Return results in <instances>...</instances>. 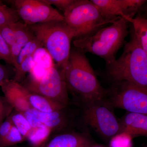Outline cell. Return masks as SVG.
<instances>
[{"mask_svg":"<svg viewBox=\"0 0 147 147\" xmlns=\"http://www.w3.org/2000/svg\"><path fill=\"white\" fill-rule=\"evenodd\" d=\"M62 70L67 89L79 96L83 103L105 100L109 90L100 85L85 53L71 50L68 64Z\"/></svg>","mask_w":147,"mask_h":147,"instance_id":"obj_1","label":"cell"},{"mask_svg":"<svg viewBox=\"0 0 147 147\" xmlns=\"http://www.w3.org/2000/svg\"><path fill=\"white\" fill-rule=\"evenodd\" d=\"M129 23L120 17L108 26L75 38L74 45L85 53H91L102 58L108 65L115 60L117 53L124 43L129 33Z\"/></svg>","mask_w":147,"mask_h":147,"instance_id":"obj_2","label":"cell"},{"mask_svg":"<svg viewBox=\"0 0 147 147\" xmlns=\"http://www.w3.org/2000/svg\"><path fill=\"white\" fill-rule=\"evenodd\" d=\"M107 70L108 76L115 83L127 82L147 90V56L132 28L122 54L107 65Z\"/></svg>","mask_w":147,"mask_h":147,"instance_id":"obj_3","label":"cell"},{"mask_svg":"<svg viewBox=\"0 0 147 147\" xmlns=\"http://www.w3.org/2000/svg\"><path fill=\"white\" fill-rule=\"evenodd\" d=\"M50 53L56 65L63 70L68 64L73 31L64 21H53L28 26Z\"/></svg>","mask_w":147,"mask_h":147,"instance_id":"obj_4","label":"cell"},{"mask_svg":"<svg viewBox=\"0 0 147 147\" xmlns=\"http://www.w3.org/2000/svg\"><path fill=\"white\" fill-rule=\"evenodd\" d=\"M63 16L64 22L73 31L75 38L93 33L119 18H106L91 0H74L63 12Z\"/></svg>","mask_w":147,"mask_h":147,"instance_id":"obj_5","label":"cell"},{"mask_svg":"<svg viewBox=\"0 0 147 147\" xmlns=\"http://www.w3.org/2000/svg\"><path fill=\"white\" fill-rule=\"evenodd\" d=\"M20 83L31 92L47 98L65 107L68 105L67 86L62 70L56 65L48 69L40 80H33L28 77Z\"/></svg>","mask_w":147,"mask_h":147,"instance_id":"obj_6","label":"cell"},{"mask_svg":"<svg viewBox=\"0 0 147 147\" xmlns=\"http://www.w3.org/2000/svg\"><path fill=\"white\" fill-rule=\"evenodd\" d=\"M112 108L106 99L83 103L85 122L106 139L119 134V122Z\"/></svg>","mask_w":147,"mask_h":147,"instance_id":"obj_7","label":"cell"},{"mask_svg":"<svg viewBox=\"0 0 147 147\" xmlns=\"http://www.w3.org/2000/svg\"><path fill=\"white\" fill-rule=\"evenodd\" d=\"M106 100L112 107L147 115V90L126 82H116Z\"/></svg>","mask_w":147,"mask_h":147,"instance_id":"obj_8","label":"cell"},{"mask_svg":"<svg viewBox=\"0 0 147 147\" xmlns=\"http://www.w3.org/2000/svg\"><path fill=\"white\" fill-rule=\"evenodd\" d=\"M19 18L28 26L53 21H64L63 15L43 0L9 1Z\"/></svg>","mask_w":147,"mask_h":147,"instance_id":"obj_9","label":"cell"},{"mask_svg":"<svg viewBox=\"0 0 147 147\" xmlns=\"http://www.w3.org/2000/svg\"><path fill=\"white\" fill-rule=\"evenodd\" d=\"M103 16L115 20L120 17L128 21L147 2L146 0H91Z\"/></svg>","mask_w":147,"mask_h":147,"instance_id":"obj_10","label":"cell"},{"mask_svg":"<svg viewBox=\"0 0 147 147\" xmlns=\"http://www.w3.org/2000/svg\"><path fill=\"white\" fill-rule=\"evenodd\" d=\"M4 98L14 110L21 113L31 108L24 95V87L20 83L12 79L5 80L1 86Z\"/></svg>","mask_w":147,"mask_h":147,"instance_id":"obj_11","label":"cell"},{"mask_svg":"<svg viewBox=\"0 0 147 147\" xmlns=\"http://www.w3.org/2000/svg\"><path fill=\"white\" fill-rule=\"evenodd\" d=\"M120 134L131 137H147V115L127 112L119 121Z\"/></svg>","mask_w":147,"mask_h":147,"instance_id":"obj_12","label":"cell"},{"mask_svg":"<svg viewBox=\"0 0 147 147\" xmlns=\"http://www.w3.org/2000/svg\"><path fill=\"white\" fill-rule=\"evenodd\" d=\"M91 139L85 134L68 132L59 134L43 147H93Z\"/></svg>","mask_w":147,"mask_h":147,"instance_id":"obj_13","label":"cell"},{"mask_svg":"<svg viewBox=\"0 0 147 147\" xmlns=\"http://www.w3.org/2000/svg\"><path fill=\"white\" fill-rule=\"evenodd\" d=\"M63 110L44 113L31 108L32 112L41 123L52 130L62 129L68 125V118L63 112Z\"/></svg>","mask_w":147,"mask_h":147,"instance_id":"obj_14","label":"cell"},{"mask_svg":"<svg viewBox=\"0 0 147 147\" xmlns=\"http://www.w3.org/2000/svg\"><path fill=\"white\" fill-rule=\"evenodd\" d=\"M24 95L31 108L44 113L63 110L65 107L47 98L29 92L24 87Z\"/></svg>","mask_w":147,"mask_h":147,"instance_id":"obj_15","label":"cell"},{"mask_svg":"<svg viewBox=\"0 0 147 147\" xmlns=\"http://www.w3.org/2000/svg\"><path fill=\"white\" fill-rule=\"evenodd\" d=\"M143 50L147 56V18L139 16L129 21Z\"/></svg>","mask_w":147,"mask_h":147,"instance_id":"obj_16","label":"cell"},{"mask_svg":"<svg viewBox=\"0 0 147 147\" xmlns=\"http://www.w3.org/2000/svg\"><path fill=\"white\" fill-rule=\"evenodd\" d=\"M15 42L23 48L34 37L35 35L29 26L24 22L18 21L14 23Z\"/></svg>","mask_w":147,"mask_h":147,"instance_id":"obj_17","label":"cell"},{"mask_svg":"<svg viewBox=\"0 0 147 147\" xmlns=\"http://www.w3.org/2000/svg\"><path fill=\"white\" fill-rule=\"evenodd\" d=\"M52 131L51 129L42 125L36 128H32L27 139L33 146H40L45 143Z\"/></svg>","mask_w":147,"mask_h":147,"instance_id":"obj_18","label":"cell"},{"mask_svg":"<svg viewBox=\"0 0 147 147\" xmlns=\"http://www.w3.org/2000/svg\"><path fill=\"white\" fill-rule=\"evenodd\" d=\"M13 125L18 129L24 138L27 139L32 128L23 114L16 110L9 115Z\"/></svg>","mask_w":147,"mask_h":147,"instance_id":"obj_19","label":"cell"},{"mask_svg":"<svg viewBox=\"0 0 147 147\" xmlns=\"http://www.w3.org/2000/svg\"><path fill=\"white\" fill-rule=\"evenodd\" d=\"M36 64L46 69H49L55 65L52 56L44 47H40L33 55Z\"/></svg>","mask_w":147,"mask_h":147,"instance_id":"obj_20","label":"cell"},{"mask_svg":"<svg viewBox=\"0 0 147 147\" xmlns=\"http://www.w3.org/2000/svg\"><path fill=\"white\" fill-rule=\"evenodd\" d=\"M43 47L42 42L37 37L35 36L32 39L29 41L26 45H25L22 48L17 59L18 67V65L24 60L26 59L27 58L33 56L36 51L40 47Z\"/></svg>","mask_w":147,"mask_h":147,"instance_id":"obj_21","label":"cell"},{"mask_svg":"<svg viewBox=\"0 0 147 147\" xmlns=\"http://www.w3.org/2000/svg\"><path fill=\"white\" fill-rule=\"evenodd\" d=\"M19 19L15 9L0 3V27L16 23Z\"/></svg>","mask_w":147,"mask_h":147,"instance_id":"obj_22","label":"cell"},{"mask_svg":"<svg viewBox=\"0 0 147 147\" xmlns=\"http://www.w3.org/2000/svg\"><path fill=\"white\" fill-rule=\"evenodd\" d=\"M35 65L33 57H30L24 60L17 69L14 70L13 81L21 83L25 79L26 74L29 73Z\"/></svg>","mask_w":147,"mask_h":147,"instance_id":"obj_23","label":"cell"},{"mask_svg":"<svg viewBox=\"0 0 147 147\" xmlns=\"http://www.w3.org/2000/svg\"><path fill=\"white\" fill-rule=\"evenodd\" d=\"M26 140L18 129L13 125L10 131L3 138L0 139V146L9 147L16 146Z\"/></svg>","mask_w":147,"mask_h":147,"instance_id":"obj_24","label":"cell"},{"mask_svg":"<svg viewBox=\"0 0 147 147\" xmlns=\"http://www.w3.org/2000/svg\"><path fill=\"white\" fill-rule=\"evenodd\" d=\"M14 24L0 27V33L9 47L15 42Z\"/></svg>","mask_w":147,"mask_h":147,"instance_id":"obj_25","label":"cell"},{"mask_svg":"<svg viewBox=\"0 0 147 147\" xmlns=\"http://www.w3.org/2000/svg\"><path fill=\"white\" fill-rule=\"evenodd\" d=\"M0 60L13 66V62L10 48L0 33Z\"/></svg>","mask_w":147,"mask_h":147,"instance_id":"obj_26","label":"cell"},{"mask_svg":"<svg viewBox=\"0 0 147 147\" xmlns=\"http://www.w3.org/2000/svg\"><path fill=\"white\" fill-rule=\"evenodd\" d=\"M13 108L7 103L5 98L0 96V125L10 115Z\"/></svg>","mask_w":147,"mask_h":147,"instance_id":"obj_27","label":"cell"},{"mask_svg":"<svg viewBox=\"0 0 147 147\" xmlns=\"http://www.w3.org/2000/svg\"><path fill=\"white\" fill-rule=\"evenodd\" d=\"M47 4L53 5L63 12L74 2V0H43Z\"/></svg>","mask_w":147,"mask_h":147,"instance_id":"obj_28","label":"cell"},{"mask_svg":"<svg viewBox=\"0 0 147 147\" xmlns=\"http://www.w3.org/2000/svg\"><path fill=\"white\" fill-rule=\"evenodd\" d=\"M48 70L35 64L31 71L29 73L28 77L33 80H40L45 76Z\"/></svg>","mask_w":147,"mask_h":147,"instance_id":"obj_29","label":"cell"},{"mask_svg":"<svg viewBox=\"0 0 147 147\" xmlns=\"http://www.w3.org/2000/svg\"><path fill=\"white\" fill-rule=\"evenodd\" d=\"M31 108L25 111L24 113H21L25 116L32 128H36L41 126L43 124L38 120V119L37 118L36 116L32 112Z\"/></svg>","mask_w":147,"mask_h":147,"instance_id":"obj_30","label":"cell"},{"mask_svg":"<svg viewBox=\"0 0 147 147\" xmlns=\"http://www.w3.org/2000/svg\"><path fill=\"white\" fill-rule=\"evenodd\" d=\"M13 125L9 115L0 125V139L3 138L9 133Z\"/></svg>","mask_w":147,"mask_h":147,"instance_id":"obj_31","label":"cell"},{"mask_svg":"<svg viewBox=\"0 0 147 147\" xmlns=\"http://www.w3.org/2000/svg\"><path fill=\"white\" fill-rule=\"evenodd\" d=\"M11 73V71L7 67L0 63V87L4 81L10 79Z\"/></svg>","mask_w":147,"mask_h":147,"instance_id":"obj_32","label":"cell"},{"mask_svg":"<svg viewBox=\"0 0 147 147\" xmlns=\"http://www.w3.org/2000/svg\"><path fill=\"white\" fill-rule=\"evenodd\" d=\"M143 7H144L146 11V12H147V2L145 4L144 6Z\"/></svg>","mask_w":147,"mask_h":147,"instance_id":"obj_33","label":"cell"},{"mask_svg":"<svg viewBox=\"0 0 147 147\" xmlns=\"http://www.w3.org/2000/svg\"><path fill=\"white\" fill-rule=\"evenodd\" d=\"M0 147H3L0 146ZM9 147H19V146H13Z\"/></svg>","mask_w":147,"mask_h":147,"instance_id":"obj_34","label":"cell"},{"mask_svg":"<svg viewBox=\"0 0 147 147\" xmlns=\"http://www.w3.org/2000/svg\"><path fill=\"white\" fill-rule=\"evenodd\" d=\"M45 144V143H44V144H42V146H40V147H43V146H44V144Z\"/></svg>","mask_w":147,"mask_h":147,"instance_id":"obj_35","label":"cell"},{"mask_svg":"<svg viewBox=\"0 0 147 147\" xmlns=\"http://www.w3.org/2000/svg\"></svg>","mask_w":147,"mask_h":147,"instance_id":"obj_36","label":"cell"}]
</instances>
